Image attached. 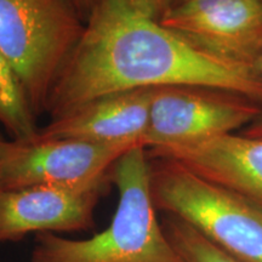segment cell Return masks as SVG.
Listing matches in <instances>:
<instances>
[{
	"instance_id": "7a4b0ae2",
	"label": "cell",
	"mask_w": 262,
	"mask_h": 262,
	"mask_svg": "<svg viewBox=\"0 0 262 262\" xmlns=\"http://www.w3.org/2000/svg\"><path fill=\"white\" fill-rule=\"evenodd\" d=\"M111 179L119 201L110 226L81 241L39 233L33 262H185L157 219L147 149L124 153Z\"/></svg>"
},
{
	"instance_id": "52a82bcc",
	"label": "cell",
	"mask_w": 262,
	"mask_h": 262,
	"mask_svg": "<svg viewBox=\"0 0 262 262\" xmlns=\"http://www.w3.org/2000/svg\"><path fill=\"white\" fill-rule=\"evenodd\" d=\"M159 21L232 63L256 70L262 56V0H175Z\"/></svg>"
},
{
	"instance_id": "5bb4252c",
	"label": "cell",
	"mask_w": 262,
	"mask_h": 262,
	"mask_svg": "<svg viewBox=\"0 0 262 262\" xmlns=\"http://www.w3.org/2000/svg\"><path fill=\"white\" fill-rule=\"evenodd\" d=\"M256 71L262 78V56L256 64ZM243 135L248 137H254V139H262V108L257 117L249 125L243 129Z\"/></svg>"
},
{
	"instance_id": "5b68a950",
	"label": "cell",
	"mask_w": 262,
	"mask_h": 262,
	"mask_svg": "<svg viewBox=\"0 0 262 262\" xmlns=\"http://www.w3.org/2000/svg\"><path fill=\"white\" fill-rule=\"evenodd\" d=\"M261 108L250 98L214 88H155L142 145L155 149L231 134L245 129Z\"/></svg>"
},
{
	"instance_id": "8fae6325",
	"label": "cell",
	"mask_w": 262,
	"mask_h": 262,
	"mask_svg": "<svg viewBox=\"0 0 262 262\" xmlns=\"http://www.w3.org/2000/svg\"><path fill=\"white\" fill-rule=\"evenodd\" d=\"M0 124L12 140L33 141L40 127L21 81L0 50Z\"/></svg>"
},
{
	"instance_id": "2e32d148",
	"label": "cell",
	"mask_w": 262,
	"mask_h": 262,
	"mask_svg": "<svg viewBox=\"0 0 262 262\" xmlns=\"http://www.w3.org/2000/svg\"><path fill=\"white\" fill-rule=\"evenodd\" d=\"M3 142H4V139H2V136H0V149H2V145H3ZM2 189V188H0Z\"/></svg>"
},
{
	"instance_id": "ba28073f",
	"label": "cell",
	"mask_w": 262,
	"mask_h": 262,
	"mask_svg": "<svg viewBox=\"0 0 262 262\" xmlns=\"http://www.w3.org/2000/svg\"><path fill=\"white\" fill-rule=\"evenodd\" d=\"M110 181L112 179L86 187L0 189V244L32 232L50 233L90 227L98 199Z\"/></svg>"
},
{
	"instance_id": "8992f818",
	"label": "cell",
	"mask_w": 262,
	"mask_h": 262,
	"mask_svg": "<svg viewBox=\"0 0 262 262\" xmlns=\"http://www.w3.org/2000/svg\"><path fill=\"white\" fill-rule=\"evenodd\" d=\"M131 148L70 139L4 140L0 149V188L96 185L111 179L114 164Z\"/></svg>"
},
{
	"instance_id": "7c38bea8",
	"label": "cell",
	"mask_w": 262,
	"mask_h": 262,
	"mask_svg": "<svg viewBox=\"0 0 262 262\" xmlns=\"http://www.w3.org/2000/svg\"><path fill=\"white\" fill-rule=\"evenodd\" d=\"M165 233L185 262H241L175 216L166 225Z\"/></svg>"
},
{
	"instance_id": "277c9868",
	"label": "cell",
	"mask_w": 262,
	"mask_h": 262,
	"mask_svg": "<svg viewBox=\"0 0 262 262\" xmlns=\"http://www.w3.org/2000/svg\"><path fill=\"white\" fill-rule=\"evenodd\" d=\"M84 28L71 0H0V50L37 117Z\"/></svg>"
},
{
	"instance_id": "9c48e42d",
	"label": "cell",
	"mask_w": 262,
	"mask_h": 262,
	"mask_svg": "<svg viewBox=\"0 0 262 262\" xmlns=\"http://www.w3.org/2000/svg\"><path fill=\"white\" fill-rule=\"evenodd\" d=\"M155 88L95 98L38 131L41 140H81L114 146H142ZM145 148V147H143Z\"/></svg>"
},
{
	"instance_id": "4fadbf2b",
	"label": "cell",
	"mask_w": 262,
	"mask_h": 262,
	"mask_svg": "<svg viewBox=\"0 0 262 262\" xmlns=\"http://www.w3.org/2000/svg\"><path fill=\"white\" fill-rule=\"evenodd\" d=\"M136 2L142 5V8H145L150 15L160 19L175 0H136Z\"/></svg>"
},
{
	"instance_id": "30bf717a",
	"label": "cell",
	"mask_w": 262,
	"mask_h": 262,
	"mask_svg": "<svg viewBox=\"0 0 262 262\" xmlns=\"http://www.w3.org/2000/svg\"><path fill=\"white\" fill-rule=\"evenodd\" d=\"M147 155L149 158L175 160L262 208V139L231 133L148 149Z\"/></svg>"
},
{
	"instance_id": "3957f363",
	"label": "cell",
	"mask_w": 262,
	"mask_h": 262,
	"mask_svg": "<svg viewBox=\"0 0 262 262\" xmlns=\"http://www.w3.org/2000/svg\"><path fill=\"white\" fill-rule=\"evenodd\" d=\"M150 163L156 208L168 211L241 262H262V208L175 160Z\"/></svg>"
},
{
	"instance_id": "6da1fadb",
	"label": "cell",
	"mask_w": 262,
	"mask_h": 262,
	"mask_svg": "<svg viewBox=\"0 0 262 262\" xmlns=\"http://www.w3.org/2000/svg\"><path fill=\"white\" fill-rule=\"evenodd\" d=\"M182 85L226 90L262 104L256 70L202 50L136 0H95L45 113L55 119L111 94Z\"/></svg>"
},
{
	"instance_id": "9a60e30c",
	"label": "cell",
	"mask_w": 262,
	"mask_h": 262,
	"mask_svg": "<svg viewBox=\"0 0 262 262\" xmlns=\"http://www.w3.org/2000/svg\"><path fill=\"white\" fill-rule=\"evenodd\" d=\"M72 4L74 5L75 10L78 11V14L80 15V17L86 21L88 16H89L91 9H93L95 0H71Z\"/></svg>"
}]
</instances>
